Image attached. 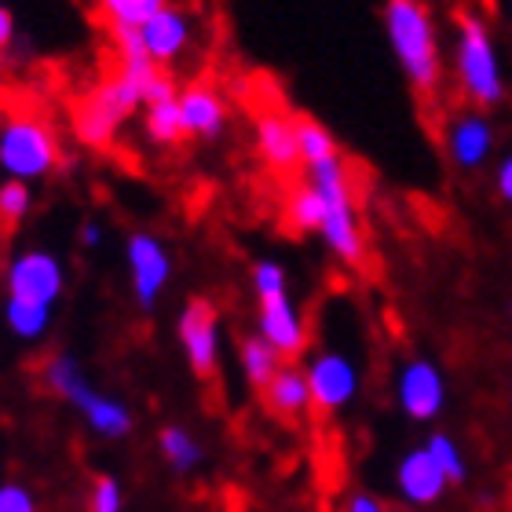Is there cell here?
Masks as SVG:
<instances>
[{
  "mask_svg": "<svg viewBox=\"0 0 512 512\" xmlns=\"http://www.w3.org/2000/svg\"><path fill=\"white\" fill-rule=\"evenodd\" d=\"M0 319L8 326V333L15 341H41L44 333L52 330V308H44V304H30V300H15V297H4V308H0Z\"/></svg>",
  "mask_w": 512,
  "mask_h": 512,
  "instance_id": "cell-19",
  "label": "cell"
},
{
  "mask_svg": "<svg viewBox=\"0 0 512 512\" xmlns=\"http://www.w3.org/2000/svg\"><path fill=\"white\" fill-rule=\"evenodd\" d=\"M256 154L271 165L275 172H289L304 165L300 161V143H297V125L286 114H260L253 125Z\"/></svg>",
  "mask_w": 512,
  "mask_h": 512,
  "instance_id": "cell-17",
  "label": "cell"
},
{
  "mask_svg": "<svg viewBox=\"0 0 512 512\" xmlns=\"http://www.w3.org/2000/svg\"><path fill=\"white\" fill-rule=\"evenodd\" d=\"M4 289L15 300H30V304L55 308L59 297L66 293V264L52 249H41V246L15 249L8 267H4Z\"/></svg>",
  "mask_w": 512,
  "mask_h": 512,
  "instance_id": "cell-7",
  "label": "cell"
},
{
  "mask_svg": "<svg viewBox=\"0 0 512 512\" xmlns=\"http://www.w3.org/2000/svg\"><path fill=\"white\" fill-rule=\"evenodd\" d=\"M454 81L465 103L476 110H498L509 99V81H505L502 48L494 41L491 22L480 11H461L454 19Z\"/></svg>",
  "mask_w": 512,
  "mask_h": 512,
  "instance_id": "cell-3",
  "label": "cell"
},
{
  "mask_svg": "<svg viewBox=\"0 0 512 512\" xmlns=\"http://www.w3.org/2000/svg\"><path fill=\"white\" fill-rule=\"evenodd\" d=\"M165 4H172V0H96V8L103 15V22L110 26V33L143 30Z\"/></svg>",
  "mask_w": 512,
  "mask_h": 512,
  "instance_id": "cell-22",
  "label": "cell"
},
{
  "mask_svg": "<svg viewBox=\"0 0 512 512\" xmlns=\"http://www.w3.org/2000/svg\"><path fill=\"white\" fill-rule=\"evenodd\" d=\"M447 487H450L447 476H443V469L432 461L425 443H421V447H410L403 458H399V465H395V491H399V498H403L406 505H414V509L436 505L439 498L447 494Z\"/></svg>",
  "mask_w": 512,
  "mask_h": 512,
  "instance_id": "cell-14",
  "label": "cell"
},
{
  "mask_svg": "<svg viewBox=\"0 0 512 512\" xmlns=\"http://www.w3.org/2000/svg\"><path fill=\"white\" fill-rule=\"evenodd\" d=\"M425 450L432 454V461H436L439 469H443V476H447L450 487H461V483L469 480V461H465V450H461V443L450 432H432V436L425 439Z\"/></svg>",
  "mask_w": 512,
  "mask_h": 512,
  "instance_id": "cell-25",
  "label": "cell"
},
{
  "mask_svg": "<svg viewBox=\"0 0 512 512\" xmlns=\"http://www.w3.org/2000/svg\"><path fill=\"white\" fill-rule=\"evenodd\" d=\"M381 22L406 85L417 96H436L443 88L447 63H443V44H439L432 8L425 0H384Z\"/></svg>",
  "mask_w": 512,
  "mask_h": 512,
  "instance_id": "cell-2",
  "label": "cell"
},
{
  "mask_svg": "<svg viewBox=\"0 0 512 512\" xmlns=\"http://www.w3.org/2000/svg\"><path fill=\"white\" fill-rule=\"evenodd\" d=\"M125 505V494H121V483L114 476H99L96 487H92V502L88 509L92 512H121Z\"/></svg>",
  "mask_w": 512,
  "mask_h": 512,
  "instance_id": "cell-29",
  "label": "cell"
},
{
  "mask_svg": "<svg viewBox=\"0 0 512 512\" xmlns=\"http://www.w3.org/2000/svg\"><path fill=\"white\" fill-rule=\"evenodd\" d=\"M264 399L278 417L308 414L311 410V388H308V374H304V366H293V363L282 366V370L271 377V384L264 388Z\"/></svg>",
  "mask_w": 512,
  "mask_h": 512,
  "instance_id": "cell-18",
  "label": "cell"
},
{
  "mask_svg": "<svg viewBox=\"0 0 512 512\" xmlns=\"http://www.w3.org/2000/svg\"><path fill=\"white\" fill-rule=\"evenodd\" d=\"M304 374H308L311 406L322 414H337L344 406H352L359 388H363V370L355 363V355L341 352V348L315 352L304 366Z\"/></svg>",
  "mask_w": 512,
  "mask_h": 512,
  "instance_id": "cell-8",
  "label": "cell"
},
{
  "mask_svg": "<svg viewBox=\"0 0 512 512\" xmlns=\"http://www.w3.org/2000/svg\"><path fill=\"white\" fill-rule=\"evenodd\" d=\"M238 363H242V374H246V381L264 392L267 384H271V377L286 366V359H282V355H278L275 348L260 337V333H253V337H246V341H242V348H238Z\"/></svg>",
  "mask_w": 512,
  "mask_h": 512,
  "instance_id": "cell-21",
  "label": "cell"
},
{
  "mask_svg": "<svg viewBox=\"0 0 512 512\" xmlns=\"http://www.w3.org/2000/svg\"><path fill=\"white\" fill-rule=\"evenodd\" d=\"M143 132L154 147H176L180 139H187L183 132V118H180V96L169 99V103H150L143 107Z\"/></svg>",
  "mask_w": 512,
  "mask_h": 512,
  "instance_id": "cell-23",
  "label": "cell"
},
{
  "mask_svg": "<svg viewBox=\"0 0 512 512\" xmlns=\"http://www.w3.org/2000/svg\"><path fill=\"white\" fill-rule=\"evenodd\" d=\"M158 450H161V458L172 465V472H180V476L194 472L205 461L202 439L194 436L191 428H183V425H165V428H161V432H158Z\"/></svg>",
  "mask_w": 512,
  "mask_h": 512,
  "instance_id": "cell-20",
  "label": "cell"
},
{
  "mask_svg": "<svg viewBox=\"0 0 512 512\" xmlns=\"http://www.w3.org/2000/svg\"><path fill=\"white\" fill-rule=\"evenodd\" d=\"M443 150H447L450 165L458 172L487 169L494 150H498V125L487 110H458V114H450L447 128H443Z\"/></svg>",
  "mask_w": 512,
  "mask_h": 512,
  "instance_id": "cell-10",
  "label": "cell"
},
{
  "mask_svg": "<svg viewBox=\"0 0 512 512\" xmlns=\"http://www.w3.org/2000/svg\"><path fill=\"white\" fill-rule=\"evenodd\" d=\"M41 381L48 392H55L59 399L74 406L77 414L85 417V425L96 432L99 439H125L136 425V417L121 399L99 392L96 384L88 381L81 359L70 352H55L41 370Z\"/></svg>",
  "mask_w": 512,
  "mask_h": 512,
  "instance_id": "cell-5",
  "label": "cell"
},
{
  "mask_svg": "<svg viewBox=\"0 0 512 512\" xmlns=\"http://www.w3.org/2000/svg\"><path fill=\"white\" fill-rule=\"evenodd\" d=\"M4 121H8V118H4V110H0V128H4Z\"/></svg>",
  "mask_w": 512,
  "mask_h": 512,
  "instance_id": "cell-38",
  "label": "cell"
},
{
  "mask_svg": "<svg viewBox=\"0 0 512 512\" xmlns=\"http://www.w3.org/2000/svg\"><path fill=\"white\" fill-rule=\"evenodd\" d=\"M395 403L410 421L428 425L447 410V377L439 370L436 359L414 355L399 366L395 374Z\"/></svg>",
  "mask_w": 512,
  "mask_h": 512,
  "instance_id": "cell-11",
  "label": "cell"
},
{
  "mask_svg": "<svg viewBox=\"0 0 512 512\" xmlns=\"http://www.w3.org/2000/svg\"><path fill=\"white\" fill-rule=\"evenodd\" d=\"M505 15H509V22H512V0H505Z\"/></svg>",
  "mask_w": 512,
  "mask_h": 512,
  "instance_id": "cell-36",
  "label": "cell"
},
{
  "mask_svg": "<svg viewBox=\"0 0 512 512\" xmlns=\"http://www.w3.org/2000/svg\"><path fill=\"white\" fill-rule=\"evenodd\" d=\"M308 187L322 198V227L319 235L341 264L355 267L363 264L366 256V238L363 224H359V205H355L352 191V172L344 165V158L319 161L308 169Z\"/></svg>",
  "mask_w": 512,
  "mask_h": 512,
  "instance_id": "cell-4",
  "label": "cell"
},
{
  "mask_svg": "<svg viewBox=\"0 0 512 512\" xmlns=\"http://www.w3.org/2000/svg\"><path fill=\"white\" fill-rule=\"evenodd\" d=\"M33 213V187L22 180H0V224H22Z\"/></svg>",
  "mask_w": 512,
  "mask_h": 512,
  "instance_id": "cell-27",
  "label": "cell"
},
{
  "mask_svg": "<svg viewBox=\"0 0 512 512\" xmlns=\"http://www.w3.org/2000/svg\"><path fill=\"white\" fill-rule=\"evenodd\" d=\"M293 125H297V143H300V161L304 165H319V161H330L341 154V147H337V139H333V132L322 121L315 118H293Z\"/></svg>",
  "mask_w": 512,
  "mask_h": 512,
  "instance_id": "cell-24",
  "label": "cell"
},
{
  "mask_svg": "<svg viewBox=\"0 0 512 512\" xmlns=\"http://www.w3.org/2000/svg\"><path fill=\"white\" fill-rule=\"evenodd\" d=\"M256 333L275 348L282 359H297L308 348V322L289 297L264 300L256 311Z\"/></svg>",
  "mask_w": 512,
  "mask_h": 512,
  "instance_id": "cell-15",
  "label": "cell"
},
{
  "mask_svg": "<svg viewBox=\"0 0 512 512\" xmlns=\"http://www.w3.org/2000/svg\"><path fill=\"white\" fill-rule=\"evenodd\" d=\"M494 194H498L505 205H512V147L494 161Z\"/></svg>",
  "mask_w": 512,
  "mask_h": 512,
  "instance_id": "cell-32",
  "label": "cell"
},
{
  "mask_svg": "<svg viewBox=\"0 0 512 512\" xmlns=\"http://www.w3.org/2000/svg\"><path fill=\"white\" fill-rule=\"evenodd\" d=\"M180 118L187 136L213 143V139H220L227 132L231 110H227V99L213 85H187L180 88Z\"/></svg>",
  "mask_w": 512,
  "mask_h": 512,
  "instance_id": "cell-16",
  "label": "cell"
},
{
  "mask_svg": "<svg viewBox=\"0 0 512 512\" xmlns=\"http://www.w3.org/2000/svg\"><path fill=\"white\" fill-rule=\"evenodd\" d=\"M125 264L128 282H132V297L139 311L158 308L161 293L172 282V253L158 235L150 231H132L125 242Z\"/></svg>",
  "mask_w": 512,
  "mask_h": 512,
  "instance_id": "cell-9",
  "label": "cell"
},
{
  "mask_svg": "<svg viewBox=\"0 0 512 512\" xmlns=\"http://www.w3.org/2000/svg\"><path fill=\"white\" fill-rule=\"evenodd\" d=\"M161 74V66L143 59H121L118 74L99 81L81 103L74 107V136L77 143H85L92 150H107L118 139L121 125L147 103V88L154 85V77Z\"/></svg>",
  "mask_w": 512,
  "mask_h": 512,
  "instance_id": "cell-1",
  "label": "cell"
},
{
  "mask_svg": "<svg viewBox=\"0 0 512 512\" xmlns=\"http://www.w3.org/2000/svg\"><path fill=\"white\" fill-rule=\"evenodd\" d=\"M77 238H81V246L85 249H99L103 246V227H99L96 220H85L81 231H77Z\"/></svg>",
  "mask_w": 512,
  "mask_h": 512,
  "instance_id": "cell-35",
  "label": "cell"
},
{
  "mask_svg": "<svg viewBox=\"0 0 512 512\" xmlns=\"http://www.w3.org/2000/svg\"><path fill=\"white\" fill-rule=\"evenodd\" d=\"M286 216H289V224L297 227V231H304V235H319V227H322V198L315 191H311L308 183L304 187H297V191L289 194V202H286Z\"/></svg>",
  "mask_w": 512,
  "mask_h": 512,
  "instance_id": "cell-26",
  "label": "cell"
},
{
  "mask_svg": "<svg viewBox=\"0 0 512 512\" xmlns=\"http://www.w3.org/2000/svg\"><path fill=\"white\" fill-rule=\"evenodd\" d=\"M253 293H256V300H260V304H264V300L289 297L286 267L278 264V260H256V264H253Z\"/></svg>",
  "mask_w": 512,
  "mask_h": 512,
  "instance_id": "cell-28",
  "label": "cell"
},
{
  "mask_svg": "<svg viewBox=\"0 0 512 512\" xmlns=\"http://www.w3.org/2000/svg\"><path fill=\"white\" fill-rule=\"evenodd\" d=\"M114 52H118V59H143V55H147V48H143V33L139 30H114Z\"/></svg>",
  "mask_w": 512,
  "mask_h": 512,
  "instance_id": "cell-31",
  "label": "cell"
},
{
  "mask_svg": "<svg viewBox=\"0 0 512 512\" xmlns=\"http://www.w3.org/2000/svg\"><path fill=\"white\" fill-rule=\"evenodd\" d=\"M139 33H143V48H147L150 63L169 70L180 59H187V52L194 48L198 22H194V15L183 4H165Z\"/></svg>",
  "mask_w": 512,
  "mask_h": 512,
  "instance_id": "cell-13",
  "label": "cell"
},
{
  "mask_svg": "<svg viewBox=\"0 0 512 512\" xmlns=\"http://www.w3.org/2000/svg\"><path fill=\"white\" fill-rule=\"evenodd\" d=\"M344 512H388L381 505V498H374V494H366V491H355L352 498H348V509Z\"/></svg>",
  "mask_w": 512,
  "mask_h": 512,
  "instance_id": "cell-34",
  "label": "cell"
},
{
  "mask_svg": "<svg viewBox=\"0 0 512 512\" xmlns=\"http://www.w3.org/2000/svg\"><path fill=\"white\" fill-rule=\"evenodd\" d=\"M0 81H4V52H0Z\"/></svg>",
  "mask_w": 512,
  "mask_h": 512,
  "instance_id": "cell-37",
  "label": "cell"
},
{
  "mask_svg": "<svg viewBox=\"0 0 512 512\" xmlns=\"http://www.w3.org/2000/svg\"><path fill=\"white\" fill-rule=\"evenodd\" d=\"M176 337L187 355V363L198 377H213L220 366V315L205 297H194L183 304L176 319Z\"/></svg>",
  "mask_w": 512,
  "mask_h": 512,
  "instance_id": "cell-12",
  "label": "cell"
},
{
  "mask_svg": "<svg viewBox=\"0 0 512 512\" xmlns=\"http://www.w3.org/2000/svg\"><path fill=\"white\" fill-rule=\"evenodd\" d=\"M63 161L55 128L33 114H11L0 128V172L4 180L37 183L48 180Z\"/></svg>",
  "mask_w": 512,
  "mask_h": 512,
  "instance_id": "cell-6",
  "label": "cell"
},
{
  "mask_svg": "<svg viewBox=\"0 0 512 512\" xmlns=\"http://www.w3.org/2000/svg\"><path fill=\"white\" fill-rule=\"evenodd\" d=\"M15 37H19V30H15V15H11V8L0 0V52H8L11 44H15Z\"/></svg>",
  "mask_w": 512,
  "mask_h": 512,
  "instance_id": "cell-33",
  "label": "cell"
},
{
  "mask_svg": "<svg viewBox=\"0 0 512 512\" xmlns=\"http://www.w3.org/2000/svg\"><path fill=\"white\" fill-rule=\"evenodd\" d=\"M0 512H37V498L22 483H0Z\"/></svg>",
  "mask_w": 512,
  "mask_h": 512,
  "instance_id": "cell-30",
  "label": "cell"
}]
</instances>
